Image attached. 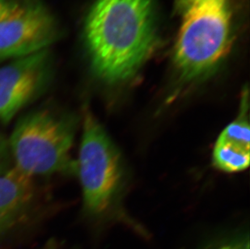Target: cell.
<instances>
[{
  "label": "cell",
  "mask_w": 250,
  "mask_h": 249,
  "mask_svg": "<svg viewBox=\"0 0 250 249\" xmlns=\"http://www.w3.org/2000/svg\"><path fill=\"white\" fill-rule=\"evenodd\" d=\"M248 112L249 92L246 89L242 94L238 117L223 130L213 149V164L220 171L241 172L250 165Z\"/></svg>",
  "instance_id": "obj_7"
},
{
  "label": "cell",
  "mask_w": 250,
  "mask_h": 249,
  "mask_svg": "<svg viewBox=\"0 0 250 249\" xmlns=\"http://www.w3.org/2000/svg\"><path fill=\"white\" fill-rule=\"evenodd\" d=\"M76 167L85 209L92 214L108 211L122 190L123 162L111 139L88 110L83 115V135Z\"/></svg>",
  "instance_id": "obj_4"
},
{
  "label": "cell",
  "mask_w": 250,
  "mask_h": 249,
  "mask_svg": "<svg viewBox=\"0 0 250 249\" xmlns=\"http://www.w3.org/2000/svg\"><path fill=\"white\" fill-rule=\"evenodd\" d=\"M55 34V22L42 7L9 3L0 17V60L45 50Z\"/></svg>",
  "instance_id": "obj_5"
},
{
  "label": "cell",
  "mask_w": 250,
  "mask_h": 249,
  "mask_svg": "<svg viewBox=\"0 0 250 249\" xmlns=\"http://www.w3.org/2000/svg\"><path fill=\"white\" fill-rule=\"evenodd\" d=\"M13 166L8 139L0 132V175L7 172Z\"/></svg>",
  "instance_id": "obj_9"
},
{
  "label": "cell",
  "mask_w": 250,
  "mask_h": 249,
  "mask_svg": "<svg viewBox=\"0 0 250 249\" xmlns=\"http://www.w3.org/2000/svg\"><path fill=\"white\" fill-rule=\"evenodd\" d=\"M179 33L175 62L187 80L204 77L224 60L231 45L230 0H177Z\"/></svg>",
  "instance_id": "obj_2"
},
{
  "label": "cell",
  "mask_w": 250,
  "mask_h": 249,
  "mask_svg": "<svg viewBox=\"0 0 250 249\" xmlns=\"http://www.w3.org/2000/svg\"><path fill=\"white\" fill-rule=\"evenodd\" d=\"M45 50L0 68V123L6 124L40 94L47 80Z\"/></svg>",
  "instance_id": "obj_6"
},
{
  "label": "cell",
  "mask_w": 250,
  "mask_h": 249,
  "mask_svg": "<svg viewBox=\"0 0 250 249\" xmlns=\"http://www.w3.org/2000/svg\"><path fill=\"white\" fill-rule=\"evenodd\" d=\"M76 119L53 108H40L20 119L8 139L13 165L33 178L71 171Z\"/></svg>",
  "instance_id": "obj_3"
},
{
  "label": "cell",
  "mask_w": 250,
  "mask_h": 249,
  "mask_svg": "<svg viewBox=\"0 0 250 249\" xmlns=\"http://www.w3.org/2000/svg\"><path fill=\"white\" fill-rule=\"evenodd\" d=\"M219 249H249V243L234 242L223 245Z\"/></svg>",
  "instance_id": "obj_10"
},
{
  "label": "cell",
  "mask_w": 250,
  "mask_h": 249,
  "mask_svg": "<svg viewBox=\"0 0 250 249\" xmlns=\"http://www.w3.org/2000/svg\"><path fill=\"white\" fill-rule=\"evenodd\" d=\"M152 0H97L85 26L92 66L107 82L135 75L155 42Z\"/></svg>",
  "instance_id": "obj_1"
},
{
  "label": "cell",
  "mask_w": 250,
  "mask_h": 249,
  "mask_svg": "<svg viewBox=\"0 0 250 249\" xmlns=\"http://www.w3.org/2000/svg\"><path fill=\"white\" fill-rule=\"evenodd\" d=\"M34 193L33 178L14 166L0 175V233L26 214Z\"/></svg>",
  "instance_id": "obj_8"
},
{
  "label": "cell",
  "mask_w": 250,
  "mask_h": 249,
  "mask_svg": "<svg viewBox=\"0 0 250 249\" xmlns=\"http://www.w3.org/2000/svg\"><path fill=\"white\" fill-rule=\"evenodd\" d=\"M8 5H9V2H6L5 0H0V17L5 12V10L7 9Z\"/></svg>",
  "instance_id": "obj_11"
}]
</instances>
